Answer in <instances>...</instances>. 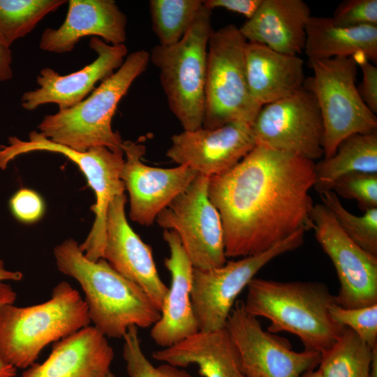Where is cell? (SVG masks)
Masks as SVG:
<instances>
[{"instance_id":"836d02e7","label":"cell","mask_w":377,"mask_h":377,"mask_svg":"<svg viewBox=\"0 0 377 377\" xmlns=\"http://www.w3.org/2000/svg\"><path fill=\"white\" fill-rule=\"evenodd\" d=\"M330 17L334 24L345 27L377 25V0L343 1Z\"/></svg>"},{"instance_id":"e0dca14e","label":"cell","mask_w":377,"mask_h":377,"mask_svg":"<svg viewBox=\"0 0 377 377\" xmlns=\"http://www.w3.org/2000/svg\"><path fill=\"white\" fill-rule=\"evenodd\" d=\"M124 193L110 202L103 258L119 274L142 288L160 310L168 287L158 275L149 245L129 225Z\"/></svg>"},{"instance_id":"4dcf8cb0","label":"cell","mask_w":377,"mask_h":377,"mask_svg":"<svg viewBox=\"0 0 377 377\" xmlns=\"http://www.w3.org/2000/svg\"><path fill=\"white\" fill-rule=\"evenodd\" d=\"M123 339V357L129 377H194L184 369L167 363L154 366L142 351L137 327H129Z\"/></svg>"},{"instance_id":"7a4b0ae2","label":"cell","mask_w":377,"mask_h":377,"mask_svg":"<svg viewBox=\"0 0 377 377\" xmlns=\"http://www.w3.org/2000/svg\"><path fill=\"white\" fill-rule=\"evenodd\" d=\"M54 256L58 269L80 284L90 321L106 337L123 339L129 327L147 328L159 319L160 310L142 288L105 259H87L73 239L57 245Z\"/></svg>"},{"instance_id":"4fadbf2b","label":"cell","mask_w":377,"mask_h":377,"mask_svg":"<svg viewBox=\"0 0 377 377\" xmlns=\"http://www.w3.org/2000/svg\"><path fill=\"white\" fill-rule=\"evenodd\" d=\"M239 355L245 377H300L316 369L321 353L295 352L287 339L265 331L258 318L237 301L226 325Z\"/></svg>"},{"instance_id":"f1b7e54d","label":"cell","mask_w":377,"mask_h":377,"mask_svg":"<svg viewBox=\"0 0 377 377\" xmlns=\"http://www.w3.org/2000/svg\"><path fill=\"white\" fill-rule=\"evenodd\" d=\"M203 6L202 0H150L152 29L159 45L178 43L186 34Z\"/></svg>"},{"instance_id":"277c9868","label":"cell","mask_w":377,"mask_h":377,"mask_svg":"<svg viewBox=\"0 0 377 377\" xmlns=\"http://www.w3.org/2000/svg\"><path fill=\"white\" fill-rule=\"evenodd\" d=\"M91 323L80 293L67 281L57 284L45 302L0 308V359L16 369L34 364L47 345Z\"/></svg>"},{"instance_id":"d590c367","label":"cell","mask_w":377,"mask_h":377,"mask_svg":"<svg viewBox=\"0 0 377 377\" xmlns=\"http://www.w3.org/2000/svg\"><path fill=\"white\" fill-rule=\"evenodd\" d=\"M362 73V79L357 87L358 93L367 108L377 113V68L363 54L354 56Z\"/></svg>"},{"instance_id":"603a6c76","label":"cell","mask_w":377,"mask_h":377,"mask_svg":"<svg viewBox=\"0 0 377 377\" xmlns=\"http://www.w3.org/2000/svg\"><path fill=\"white\" fill-rule=\"evenodd\" d=\"M244 59L251 95L261 107L288 97L303 87L304 61L298 55L246 41Z\"/></svg>"},{"instance_id":"9a60e30c","label":"cell","mask_w":377,"mask_h":377,"mask_svg":"<svg viewBox=\"0 0 377 377\" xmlns=\"http://www.w3.org/2000/svg\"><path fill=\"white\" fill-rule=\"evenodd\" d=\"M122 150L125 158L120 178L129 195V216L134 222L150 226L198 174L183 165L163 168L143 163L146 148L138 142L124 141Z\"/></svg>"},{"instance_id":"f35d334b","label":"cell","mask_w":377,"mask_h":377,"mask_svg":"<svg viewBox=\"0 0 377 377\" xmlns=\"http://www.w3.org/2000/svg\"><path fill=\"white\" fill-rule=\"evenodd\" d=\"M16 297V293L10 285L0 281V308L6 304H14Z\"/></svg>"},{"instance_id":"9c48e42d","label":"cell","mask_w":377,"mask_h":377,"mask_svg":"<svg viewBox=\"0 0 377 377\" xmlns=\"http://www.w3.org/2000/svg\"><path fill=\"white\" fill-rule=\"evenodd\" d=\"M309 61L313 74L304 80L303 87L313 94L320 110L323 157L327 158L349 135L377 132V117L358 93L354 56Z\"/></svg>"},{"instance_id":"ac0fdd59","label":"cell","mask_w":377,"mask_h":377,"mask_svg":"<svg viewBox=\"0 0 377 377\" xmlns=\"http://www.w3.org/2000/svg\"><path fill=\"white\" fill-rule=\"evenodd\" d=\"M89 46L97 54L96 59L82 69L61 75L46 67L36 77L38 86L23 94L22 106L27 110L54 103L59 110L73 107L94 89L96 83L111 76L124 63L128 49L125 44L110 45L98 37H91Z\"/></svg>"},{"instance_id":"ffe728a7","label":"cell","mask_w":377,"mask_h":377,"mask_svg":"<svg viewBox=\"0 0 377 377\" xmlns=\"http://www.w3.org/2000/svg\"><path fill=\"white\" fill-rule=\"evenodd\" d=\"M66 17L57 29L47 28L40 36L41 50L57 54L72 51L86 36L101 37L110 45L124 44L126 15L113 0H70Z\"/></svg>"},{"instance_id":"7bdbcfd3","label":"cell","mask_w":377,"mask_h":377,"mask_svg":"<svg viewBox=\"0 0 377 377\" xmlns=\"http://www.w3.org/2000/svg\"><path fill=\"white\" fill-rule=\"evenodd\" d=\"M300 377H323L320 370L318 369L310 370L308 371L303 374H302Z\"/></svg>"},{"instance_id":"484cf974","label":"cell","mask_w":377,"mask_h":377,"mask_svg":"<svg viewBox=\"0 0 377 377\" xmlns=\"http://www.w3.org/2000/svg\"><path fill=\"white\" fill-rule=\"evenodd\" d=\"M353 172L377 174V132L355 133L343 140L330 158L315 163V189H330L339 177Z\"/></svg>"},{"instance_id":"ab89813d","label":"cell","mask_w":377,"mask_h":377,"mask_svg":"<svg viewBox=\"0 0 377 377\" xmlns=\"http://www.w3.org/2000/svg\"><path fill=\"white\" fill-rule=\"evenodd\" d=\"M23 277L22 273L18 271H10L5 268L3 260H0V281H20Z\"/></svg>"},{"instance_id":"5b68a950","label":"cell","mask_w":377,"mask_h":377,"mask_svg":"<svg viewBox=\"0 0 377 377\" xmlns=\"http://www.w3.org/2000/svg\"><path fill=\"white\" fill-rule=\"evenodd\" d=\"M149 52L140 50L129 54L122 65L103 80L79 103L45 116L38 126L40 133L51 141L74 150L91 147L122 149L119 132L112 128V119L121 99L149 61Z\"/></svg>"},{"instance_id":"83f0119b","label":"cell","mask_w":377,"mask_h":377,"mask_svg":"<svg viewBox=\"0 0 377 377\" xmlns=\"http://www.w3.org/2000/svg\"><path fill=\"white\" fill-rule=\"evenodd\" d=\"M66 0H0V40L7 47L30 33Z\"/></svg>"},{"instance_id":"3957f363","label":"cell","mask_w":377,"mask_h":377,"mask_svg":"<svg viewBox=\"0 0 377 377\" xmlns=\"http://www.w3.org/2000/svg\"><path fill=\"white\" fill-rule=\"evenodd\" d=\"M335 295L320 281H278L253 278L243 306L249 314L270 321V333L287 332L299 337L304 350L330 348L344 329L332 318Z\"/></svg>"},{"instance_id":"30bf717a","label":"cell","mask_w":377,"mask_h":377,"mask_svg":"<svg viewBox=\"0 0 377 377\" xmlns=\"http://www.w3.org/2000/svg\"><path fill=\"white\" fill-rule=\"evenodd\" d=\"M304 234L299 231L266 251L227 261L220 267H193L191 300L199 331L225 328L239 294L271 260L301 246Z\"/></svg>"},{"instance_id":"2e32d148","label":"cell","mask_w":377,"mask_h":377,"mask_svg":"<svg viewBox=\"0 0 377 377\" xmlns=\"http://www.w3.org/2000/svg\"><path fill=\"white\" fill-rule=\"evenodd\" d=\"M256 145L252 124L238 121L214 129L201 127L173 135L166 156L210 177L232 168Z\"/></svg>"},{"instance_id":"8fae6325","label":"cell","mask_w":377,"mask_h":377,"mask_svg":"<svg viewBox=\"0 0 377 377\" xmlns=\"http://www.w3.org/2000/svg\"><path fill=\"white\" fill-rule=\"evenodd\" d=\"M208 177L198 175L156 219L177 233L194 268L210 269L227 262L220 215L209 199Z\"/></svg>"},{"instance_id":"8992f818","label":"cell","mask_w":377,"mask_h":377,"mask_svg":"<svg viewBox=\"0 0 377 377\" xmlns=\"http://www.w3.org/2000/svg\"><path fill=\"white\" fill-rule=\"evenodd\" d=\"M212 10L202 6L191 27L177 43L154 46L149 59L159 70L170 110L184 131L202 127L208 42Z\"/></svg>"},{"instance_id":"4316f807","label":"cell","mask_w":377,"mask_h":377,"mask_svg":"<svg viewBox=\"0 0 377 377\" xmlns=\"http://www.w3.org/2000/svg\"><path fill=\"white\" fill-rule=\"evenodd\" d=\"M373 348L346 327L335 343L321 353L318 369L323 377H371Z\"/></svg>"},{"instance_id":"ba28073f","label":"cell","mask_w":377,"mask_h":377,"mask_svg":"<svg viewBox=\"0 0 377 377\" xmlns=\"http://www.w3.org/2000/svg\"><path fill=\"white\" fill-rule=\"evenodd\" d=\"M246 40L230 24L212 30L208 42L202 127L214 129L232 121L253 124L261 106L252 98L246 79Z\"/></svg>"},{"instance_id":"52a82bcc","label":"cell","mask_w":377,"mask_h":377,"mask_svg":"<svg viewBox=\"0 0 377 377\" xmlns=\"http://www.w3.org/2000/svg\"><path fill=\"white\" fill-rule=\"evenodd\" d=\"M8 145L0 146V169L17 156L32 151H46L61 154L75 163L84 175L96 195L91 209L95 214L92 228L79 247L84 256L96 262L103 258L106 235L107 212L110 202L124 193L125 186L120 178L124 163L122 149L110 150L105 147H91L79 151L54 142L39 131L29 134V140L15 136L8 138Z\"/></svg>"},{"instance_id":"74e56055","label":"cell","mask_w":377,"mask_h":377,"mask_svg":"<svg viewBox=\"0 0 377 377\" xmlns=\"http://www.w3.org/2000/svg\"><path fill=\"white\" fill-rule=\"evenodd\" d=\"M12 52L0 40V81L9 80L13 77Z\"/></svg>"},{"instance_id":"cb8c5ba5","label":"cell","mask_w":377,"mask_h":377,"mask_svg":"<svg viewBox=\"0 0 377 377\" xmlns=\"http://www.w3.org/2000/svg\"><path fill=\"white\" fill-rule=\"evenodd\" d=\"M152 357L182 369L195 364L203 377H245L238 351L226 327L198 331L172 346L154 351Z\"/></svg>"},{"instance_id":"f546056e","label":"cell","mask_w":377,"mask_h":377,"mask_svg":"<svg viewBox=\"0 0 377 377\" xmlns=\"http://www.w3.org/2000/svg\"><path fill=\"white\" fill-rule=\"evenodd\" d=\"M323 204L332 212L345 234L357 246L377 256V208L367 209L361 216L353 214L330 190L318 193Z\"/></svg>"},{"instance_id":"b9f144b4","label":"cell","mask_w":377,"mask_h":377,"mask_svg":"<svg viewBox=\"0 0 377 377\" xmlns=\"http://www.w3.org/2000/svg\"><path fill=\"white\" fill-rule=\"evenodd\" d=\"M371 377H377V346L373 348V355L371 363Z\"/></svg>"},{"instance_id":"d6a6232c","label":"cell","mask_w":377,"mask_h":377,"mask_svg":"<svg viewBox=\"0 0 377 377\" xmlns=\"http://www.w3.org/2000/svg\"><path fill=\"white\" fill-rule=\"evenodd\" d=\"M330 313L334 321L353 330L371 348L377 346V304L360 308L335 304Z\"/></svg>"},{"instance_id":"e575fe53","label":"cell","mask_w":377,"mask_h":377,"mask_svg":"<svg viewBox=\"0 0 377 377\" xmlns=\"http://www.w3.org/2000/svg\"><path fill=\"white\" fill-rule=\"evenodd\" d=\"M10 207L16 219L24 223H33L41 218L44 203L34 191L21 188L10 200Z\"/></svg>"},{"instance_id":"8d00e7d4","label":"cell","mask_w":377,"mask_h":377,"mask_svg":"<svg viewBox=\"0 0 377 377\" xmlns=\"http://www.w3.org/2000/svg\"><path fill=\"white\" fill-rule=\"evenodd\" d=\"M263 0H205V7L209 10L222 8L251 18L256 13Z\"/></svg>"},{"instance_id":"d4e9b609","label":"cell","mask_w":377,"mask_h":377,"mask_svg":"<svg viewBox=\"0 0 377 377\" xmlns=\"http://www.w3.org/2000/svg\"><path fill=\"white\" fill-rule=\"evenodd\" d=\"M309 60L364 55L377 62V25L345 27L331 17L311 16L306 26L304 48Z\"/></svg>"},{"instance_id":"44dd1931","label":"cell","mask_w":377,"mask_h":377,"mask_svg":"<svg viewBox=\"0 0 377 377\" xmlns=\"http://www.w3.org/2000/svg\"><path fill=\"white\" fill-rule=\"evenodd\" d=\"M114 357L107 337L89 325L55 342L47 359L20 377H116L111 369Z\"/></svg>"},{"instance_id":"6da1fadb","label":"cell","mask_w":377,"mask_h":377,"mask_svg":"<svg viewBox=\"0 0 377 377\" xmlns=\"http://www.w3.org/2000/svg\"><path fill=\"white\" fill-rule=\"evenodd\" d=\"M315 182L313 161L260 145L210 177L207 194L221 217L226 258L263 253L313 229Z\"/></svg>"},{"instance_id":"d6986e66","label":"cell","mask_w":377,"mask_h":377,"mask_svg":"<svg viewBox=\"0 0 377 377\" xmlns=\"http://www.w3.org/2000/svg\"><path fill=\"white\" fill-rule=\"evenodd\" d=\"M163 238L170 250L164 265L170 274V286L150 337L164 348L195 334L199 329L191 300L193 266L175 232L164 230Z\"/></svg>"},{"instance_id":"5bb4252c","label":"cell","mask_w":377,"mask_h":377,"mask_svg":"<svg viewBox=\"0 0 377 377\" xmlns=\"http://www.w3.org/2000/svg\"><path fill=\"white\" fill-rule=\"evenodd\" d=\"M312 221L315 237L337 272L340 286L337 304L343 308L376 304L377 256L353 242L323 204L314 205Z\"/></svg>"},{"instance_id":"1f68e13d","label":"cell","mask_w":377,"mask_h":377,"mask_svg":"<svg viewBox=\"0 0 377 377\" xmlns=\"http://www.w3.org/2000/svg\"><path fill=\"white\" fill-rule=\"evenodd\" d=\"M330 191L355 200L362 211L377 208V174L353 172L337 179Z\"/></svg>"},{"instance_id":"7c38bea8","label":"cell","mask_w":377,"mask_h":377,"mask_svg":"<svg viewBox=\"0 0 377 377\" xmlns=\"http://www.w3.org/2000/svg\"><path fill=\"white\" fill-rule=\"evenodd\" d=\"M256 145L314 161L323 156V124L317 102L304 87L261 107L252 124Z\"/></svg>"},{"instance_id":"7402d4cb","label":"cell","mask_w":377,"mask_h":377,"mask_svg":"<svg viewBox=\"0 0 377 377\" xmlns=\"http://www.w3.org/2000/svg\"><path fill=\"white\" fill-rule=\"evenodd\" d=\"M311 16L308 4L302 0H263L239 29L246 41L297 55L304 50L306 26Z\"/></svg>"},{"instance_id":"60d3db41","label":"cell","mask_w":377,"mask_h":377,"mask_svg":"<svg viewBox=\"0 0 377 377\" xmlns=\"http://www.w3.org/2000/svg\"><path fill=\"white\" fill-rule=\"evenodd\" d=\"M17 369L0 359V377H15Z\"/></svg>"}]
</instances>
